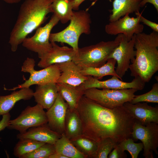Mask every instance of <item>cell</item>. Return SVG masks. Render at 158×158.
Here are the masks:
<instances>
[{"mask_svg":"<svg viewBox=\"0 0 158 158\" xmlns=\"http://www.w3.org/2000/svg\"><path fill=\"white\" fill-rule=\"evenodd\" d=\"M51 43V48L40 58L37 64L38 67L44 68L54 64L72 61L76 54L72 48L60 46L56 42Z\"/></svg>","mask_w":158,"mask_h":158,"instance_id":"15","label":"cell"},{"mask_svg":"<svg viewBox=\"0 0 158 158\" xmlns=\"http://www.w3.org/2000/svg\"><path fill=\"white\" fill-rule=\"evenodd\" d=\"M51 0H25L21 4L9 37L12 51H16L27 36L47 20L51 13Z\"/></svg>","mask_w":158,"mask_h":158,"instance_id":"2","label":"cell"},{"mask_svg":"<svg viewBox=\"0 0 158 158\" xmlns=\"http://www.w3.org/2000/svg\"><path fill=\"white\" fill-rule=\"evenodd\" d=\"M45 143L30 139H20L14 148L13 154L16 157L20 158L23 155L32 152Z\"/></svg>","mask_w":158,"mask_h":158,"instance_id":"28","label":"cell"},{"mask_svg":"<svg viewBox=\"0 0 158 158\" xmlns=\"http://www.w3.org/2000/svg\"><path fill=\"white\" fill-rule=\"evenodd\" d=\"M158 32H142L136 34L135 58L131 61L130 75L139 77L145 83L149 82L158 71Z\"/></svg>","mask_w":158,"mask_h":158,"instance_id":"3","label":"cell"},{"mask_svg":"<svg viewBox=\"0 0 158 158\" xmlns=\"http://www.w3.org/2000/svg\"><path fill=\"white\" fill-rule=\"evenodd\" d=\"M136 17H130L127 14L115 21L109 22L105 28L106 32L108 35H116L123 34L128 41L130 40L135 34L143 32L144 25L140 23V17L135 13Z\"/></svg>","mask_w":158,"mask_h":158,"instance_id":"12","label":"cell"},{"mask_svg":"<svg viewBox=\"0 0 158 158\" xmlns=\"http://www.w3.org/2000/svg\"><path fill=\"white\" fill-rule=\"evenodd\" d=\"M135 34L132 39L128 41L122 34H118L116 37L119 42V45L113 50L108 57L116 60L117 66L115 71L120 80L129 69L131 61L135 57L136 51L134 45L135 38Z\"/></svg>","mask_w":158,"mask_h":158,"instance_id":"11","label":"cell"},{"mask_svg":"<svg viewBox=\"0 0 158 158\" xmlns=\"http://www.w3.org/2000/svg\"><path fill=\"white\" fill-rule=\"evenodd\" d=\"M145 83L138 76L135 77L131 82H127L123 81L115 76H113L111 78L104 81L88 76L87 80L80 85L85 90L95 88L114 90L134 88L141 90L145 87Z\"/></svg>","mask_w":158,"mask_h":158,"instance_id":"13","label":"cell"},{"mask_svg":"<svg viewBox=\"0 0 158 158\" xmlns=\"http://www.w3.org/2000/svg\"><path fill=\"white\" fill-rule=\"evenodd\" d=\"M74 0H51V13L56 16L59 21L65 24L70 21L73 16Z\"/></svg>","mask_w":158,"mask_h":158,"instance_id":"24","label":"cell"},{"mask_svg":"<svg viewBox=\"0 0 158 158\" xmlns=\"http://www.w3.org/2000/svg\"><path fill=\"white\" fill-rule=\"evenodd\" d=\"M35 63L34 59L27 58L21 66V71L29 73V78L24 83L12 88L6 90L14 91L18 89L29 88L35 85H41L50 83H56L61 73L58 64L37 71L34 68Z\"/></svg>","mask_w":158,"mask_h":158,"instance_id":"7","label":"cell"},{"mask_svg":"<svg viewBox=\"0 0 158 158\" xmlns=\"http://www.w3.org/2000/svg\"><path fill=\"white\" fill-rule=\"evenodd\" d=\"M49 158H67L65 156L58 153L55 152L51 155Z\"/></svg>","mask_w":158,"mask_h":158,"instance_id":"38","label":"cell"},{"mask_svg":"<svg viewBox=\"0 0 158 158\" xmlns=\"http://www.w3.org/2000/svg\"><path fill=\"white\" fill-rule=\"evenodd\" d=\"M58 92L56 83L37 85L33 97L37 104L47 110L56 101Z\"/></svg>","mask_w":158,"mask_h":158,"instance_id":"19","label":"cell"},{"mask_svg":"<svg viewBox=\"0 0 158 158\" xmlns=\"http://www.w3.org/2000/svg\"><path fill=\"white\" fill-rule=\"evenodd\" d=\"M59 21L53 14L49 22L43 27L36 29L35 34L30 37H26L22 43L23 46L29 50L36 53L40 58L51 47L49 38L53 28Z\"/></svg>","mask_w":158,"mask_h":158,"instance_id":"9","label":"cell"},{"mask_svg":"<svg viewBox=\"0 0 158 158\" xmlns=\"http://www.w3.org/2000/svg\"><path fill=\"white\" fill-rule=\"evenodd\" d=\"M56 152L67 158H87L80 152L64 134L61 135L54 144Z\"/></svg>","mask_w":158,"mask_h":158,"instance_id":"26","label":"cell"},{"mask_svg":"<svg viewBox=\"0 0 158 158\" xmlns=\"http://www.w3.org/2000/svg\"><path fill=\"white\" fill-rule=\"evenodd\" d=\"M141 0H114L112 9L110 11L109 22L117 20L127 14H130L139 11Z\"/></svg>","mask_w":158,"mask_h":158,"instance_id":"22","label":"cell"},{"mask_svg":"<svg viewBox=\"0 0 158 158\" xmlns=\"http://www.w3.org/2000/svg\"><path fill=\"white\" fill-rule=\"evenodd\" d=\"M138 90L134 88L120 90L92 88L85 90L84 95L105 108L113 109L130 102Z\"/></svg>","mask_w":158,"mask_h":158,"instance_id":"6","label":"cell"},{"mask_svg":"<svg viewBox=\"0 0 158 158\" xmlns=\"http://www.w3.org/2000/svg\"><path fill=\"white\" fill-rule=\"evenodd\" d=\"M147 3L152 4L158 12V0H141L140 4V7H144Z\"/></svg>","mask_w":158,"mask_h":158,"instance_id":"36","label":"cell"},{"mask_svg":"<svg viewBox=\"0 0 158 158\" xmlns=\"http://www.w3.org/2000/svg\"><path fill=\"white\" fill-rule=\"evenodd\" d=\"M140 17V20L141 22L150 28L153 31L158 32V24L155 22L151 21L142 16L139 11L137 12Z\"/></svg>","mask_w":158,"mask_h":158,"instance_id":"34","label":"cell"},{"mask_svg":"<svg viewBox=\"0 0 158 158\" xmlns=\"http://www.w3.org/2000/svg\"><path fill=\"white\" fill-rule=\"evenodd\" d=\"M2 116V118L0 121V132L7 128L11 120V116L9 113Z\"/></svg>","mask_w":158,"mask_h":158,"instance_id":"35","label":"cell"},{"mask_svg":"<svg viewBox=\"0 0 158 158\" xmlns=\"http://www.w3.org/2000/svg\"><path fill=\"white\" fill-rule=\"evenodd\" d=\"M76 109L80 118L83 135L98 142L110 138L117 144L131 138L134 119L123 106L104 107L83 95Z\"/></svg>","mask_w":158,"mask_h":158,"instance_id":"1","label":"cell"},{"mask_svg":"<svg viewBox=\"0 0 158 158\" xmlns=\"http://www.w3.org/2000/svg\"><path fill=\"white\" fill-rule=\"evenodd\" d=\"M9 4H17L20 2L21 0H1Z\"/></svg>","mask_w":158,"mask_h":158,"instance_id":"39","label":"cell"},{"mask_svg":"<svg viewBox=\"0 0 158 158\" xmlns=\"http://www.w3.org/2000/svg\"><path fill=\"white\" fill-rule=\"evenodd\" d=\"M131 137L135 140L142 141L143 145V155L145 158H153L154 152L158 154V123L152 122L144 126L135 120Z\"/></svg>","mask_w":158,"mask_h":158,"instance_id":"8","label":"cell"},{"mask_svg":"<svg viewBox=\"0 0 158 158\" xmlns=\"http://www.w3.org/2000/svg\"><path fill=\"white\" fill-rule=\"evenodd\" d=\"M85 0H74L73 8V10L74 11L78 10L80 5ZM90 0L93 1V3H95L97 0Z\"/></svg>","mask_w":158,"mask_h":158,"instance_id":"37","label":"cell"},{"mask_svg":"<svg viewBox=\"0 0 158 158\" xmlns=\"http://www.w3.org/2000/svg\"><path fill=\"white\" fill-rule=\"evenodd\" d=\"M33 92L30 87H25L14 90L8 95H0V116L9 113L18 101L30 99L33 97Z\"/></svg>","mask_w":158,"mask_h":158,"instance_id":"20","label":"cell"},{"mask_svg":"<svg viewBox=\"0 0 158 158\" xmlns=\"http://www.w3.org/2000/svg\"><path fill=\"white\" fill-rule=\"evenodd\" d=\"M118 144L111 139L104 138L98 142L97 150L92 158H107L111 151Z\"/></svg>","mask_w":158,"mask_h":158,"instance_id":"29","label":"cell"},{"mask_svg":"<svg viewBox=\"0 0 158 158\" xmlns=\"http://www.w3.org/2000/svg\"><path fill=\"white\" fill-rule=\"evenodd\" d=\"M70 140L77 149L87 158H92L97 150L98 142L83 135Z\"/></svg>","mask_w":158,"mask_h":158,"instance_id":"27","label":"cell"},{"mask_svg":"<svg viewBox=\"0 0 158 158\" xmlns=\"http://www.w3.org/2000/svg\"><path fill=\"white\" fill-rule=\"evenodd\" d=\"M119 44L116 37L113 40L102 41L79 48L72 61L81 67H99L106 63L110 54Z\"/></svg>","mask_w":158,"mask_h":158,"instance_id":"5","label":"cell"},{"mask_svg":"<svg viewBox=\"0 0 158 158\" xmlns=\"http://www.w3.org/2000/svg\"><path fill=\"white\" fill-rule=\"evenodd\" d=\"M56 84L58 93L67 103L68 108L71 110L76 109L85 90L80 85L74 86L60 83Z\"/></svg>","mask_w":158,"mask_h":158,"instance_id":"21","label":"cell"},{"mask_svg":"<svg viewBox=\"0 0 158 158\" xmlns=\"http://www.w3.org/2000/svg\"><path fill=\"white\" fill-rule=\"evenodd\" d=\"M47 123L46 112L37 104L33 107L27 106L16 118L10 121L6 128L22 133L30 128Z\"/></svg>","mask_w":158,"mask_h":158,"instance_id":"10","label":"cell"},{"mask_svg":"<svg viewBox=\"0 0 158 158\" xmlns=\"http://www.w3.org/2000/svg\"><path fill=\"white\" fill-rule=\"evenodd\" d=\"M123 106L129 112L135 120L143 125L154 122L158 124V107H152L146 102L132 104L129 102Z\"/></svg>","mask_w":158,"mask_h":158,"instance_id":"16","label":"cell"},{"mask_svg":"<svg viewBox=\"0 0 158 158\" xmlns=\"http://www.w3.org/2000/svg\"><path fill=\"white\" fill-rule=\"evenodd\" d=\"M55 152L54 144L45 143L32 152L23 155L20 158H49Z\"/></svg>","mask_w":158,"mask_h":158,"instance_id":"30","label":"cell"},{"mask_svg":"<svg viewBox=\"0 0 158 158\" xmlns=\"http://www.w3.org/2000/svg\"><path fill=\"white\" fill-rule=\"evenodd\" d=\"M71 140L83 135L81 121L76 109L67 111L64 125V134Z\"/></svg>","mask_w":158,"mask_h":158,"instance_id":"23","label":"cell"},{"mask_svg":"<svg viewBox=\"0 0 158 158\" xmlns=\"http://www.w3.org/2000/svg\"><path fill=\"white\" fill-rule=\"evenodd\" d=\"M116 63L114 59L109 58L104 64L99 67H81V72L85 75L92 76L99 80L107 75L115 76L119 78L115 69Z\"/></svg>","mask_w":158,"mask_h":158,"instance_id":"25","label":"cell"},{"mask_svg":"<svg viewBox=\"0 0 158 158\" xmlns=\"http://www.w3.org/2000/svg\"><path fill=\"white\" fill-rule=\"evenodd\" d=\"M118 145L123 151H127L130 154L132 158H137L140 152L143 148L142 143H135L131 138L124 140Z\"/></svg>","mask_w":158,"mask_h":158,"instance_id":"32","label":"cell"},{"mask_svg":"<svg viewBox=\"0 0 158 158\" xmlns=\"http://www.w3.org/2000/svg\"><path fill=\"white\" fill-rule=\"evenodd\" d=\"M127 156L125 151L120 147L118 144H117L108 155L109 158H126Z\"/></svg>","mask_w":158,"mask_h":158,"instance_id":"33","label":"cell"},{"mask_svg":"<svg viewBox=\"0 0 158 158\" xmlns=\"http://www.w3.org/2000/svg\"><path fill=\"white\" fill-rule=\"evenodd\" d=\"M61 71V74L56 83H60L78 86L87 80L88 76L81 72V67L72 61L58 64Z\"/></svg>","mask_w":158,"mask_h":158,"instance_id":"17","label":"cell"},{"mask_svg":"<svg viewBox=\"0 0 158 158\" xmlns=\"http://www.w3.org/2000/svg\"><path fill=\"white\" fill-rule=\"evenodd\" d=\"M68 106L58 93L57 98L46 112L47 124L53 131L62 135L64 134V125Z\"/></svg>","mask_w":158,"mask_h":158,"instance_id":"14","label":"cell"},{"mask_svg":"<svg viewBox=\"0 0 158 158\" xmlns=\"http://www.w3.org/2000/svg\"><path fill=\"white\" fill-rule=\"evenodd\" d=\"M158 103V83L153 84L152 88L149 92L135 96L130 102L135 104L141 102Z\"/></svg>","mask_w":158,"mask_h":158,"instance_id":"31","label":"cell"},{"mask_svg":"<svg viewBox=\"0 0 158 158\" xmlns=\"http://www.w3.org/2000/svg\"><path fill=\"white\" fill-rule=\"evenodd\" d=\"M91 23L90 15L87 11H74L69 25L61 31L51 33L50 42L67 44L76 53L79 48V37L83 34L89 35L90 33Z\"/></svg>","mask_w":158,"mask_h":158,"instance_id":"4","label":"cell"},{"mask_svg":"<svg viewBox=\"0 0 158 158\" xmlns=\"http://www.w3.org/2000/svg\"><path fill=\"white\" fill-rule=\"evenodd\" d=\"M61 136L51 130L46 123L30 128L25 132L18 134L17 138L19 139L28 138L44 143L54 144Z\"/></svg>","mask_w":158,"mask_h":158,"instance_id":"18","label":"cell"}]
</instances>
